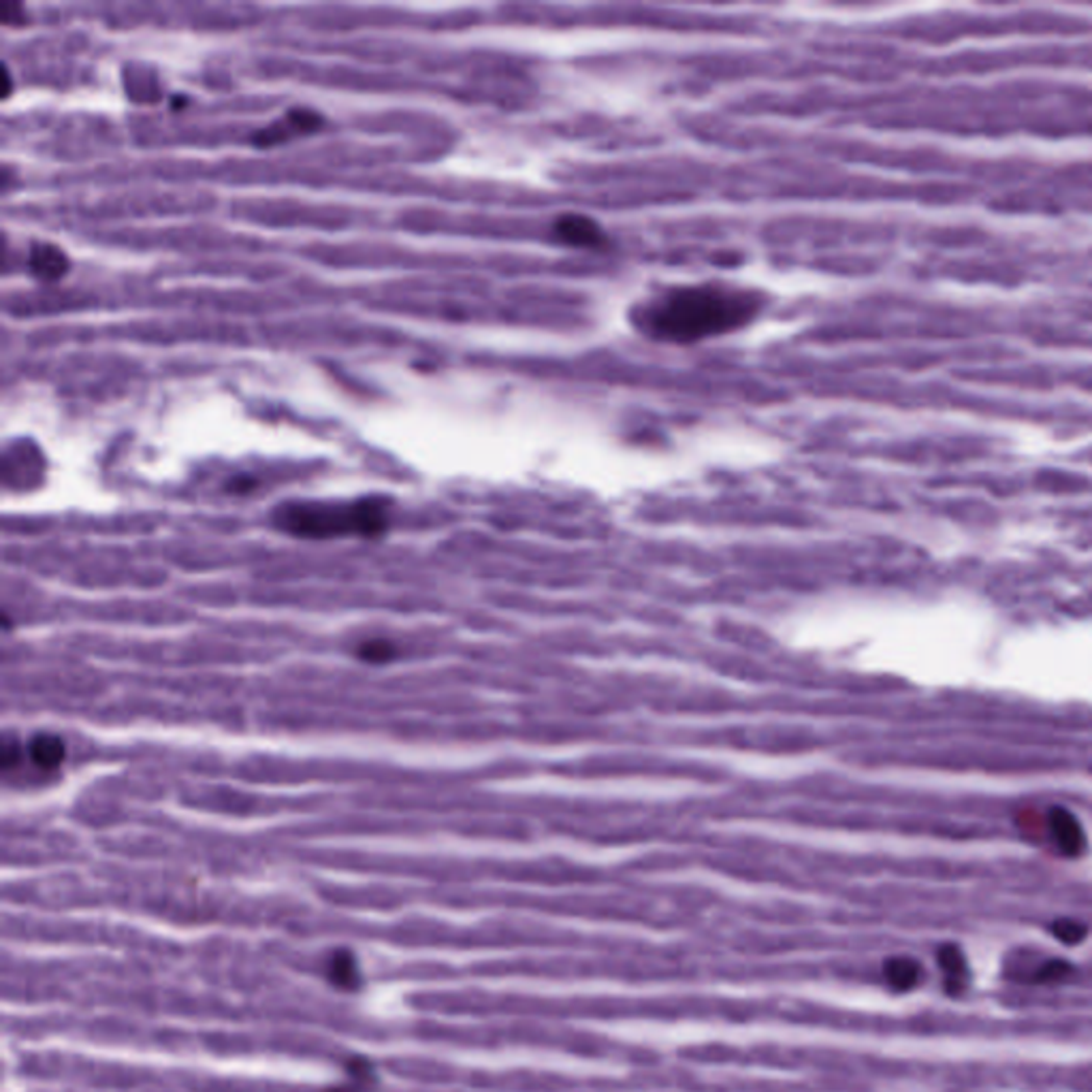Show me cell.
<instances>
[{
    "mask_svg": "<svg viewBox=\"0 0 1092 1092\" xmlns=\"http://www.w3.org/2000/svg\"><path fill=\"white\" fill-rule=\"evenodd\" d=\"M764 295L723 282L672 287L634 307L631 323L662 344H698L733 336L764 309Z\"/></svg>",
    "mask_w": 1092,
    "mask_h": 1092,
    "instance_id": "cell-1",
    "label": "cell"
},
{
    "mask_svg": "<svg viewBox=\"0 0 1092 1092\" xmlns=\"http://www.w3.org/2000/svg\"><path fill=\"white\" fill-rule=\"evenodd\" d=\"M273 523L287 533L305 538L378 536L389 525V502L382 497H363L342 504L293 502L273 513Z\"/></svg>",
    "mask_w": 1092,
    "mask_h": 1092,
    "instance_id": "cell-2",
    "label": "cell"
},
{
    "mask_svg": "<svg viewBox=\"0 0 1092 1092\" xmlns=\"http://www.w3.org/2000/svg\"><path fill=\"white\" fill-rule=\"evenodd\" d=\"M553 235L557 238L560 244H566L578 250L604 248L609 240L602 226L594 218L582 216V214L560 216L553 224Z\"/></svg>",
    "mask_w": 1092,
    "mask_h": 1092,
    "instance_id": "cell-3",
    "label": "cell"
},
{
    "mask_svg": "<svg viewBox=\"0 0 1092 1092\" xmlns=\"http://www.w3.org/2000/svg\"><path fill=\"white\" fill-rule=\"evenodd\" d=\"M321 126H323V118L318 116V114H314L309 109H293L284 118L271 122L269 126L258 130L254 134V144L263 146V148L278 146V144H284V142L293 140L295 134L314 132L316 128H321Z\"/></svg>",
    "mask_w": 1092,
    "mask_h": 1092,
    "instance_id": "cell-4",
    "label": "cell"
},
{
    "mask_svg": "<svg viewBox=\"0 0 1092 1092\" xmlns=\"http://www.w3.org/2000/svg\"><path fill=\"white\" fill-rule=\"evenodd\" d=\"M1048 830L1057 843V847L1065 855H1079L1086 849V835L1082 830V824L1077 817L1069 813L1063 806H1054L1048 813Z\"/></svg>",
    "mask_w": 1092,
    "mask_h": 1092,
    "instance_id": "cell-5",
    "label": "cell"
},
{
    "mask_svg": "<svg viewBox=\"0 0 1092 1092\" xmlns=\"http://www.w3.org/2000/svg\"><path fill=\"white\" fill-rule=\"evenodd\" d=\"M28 263H30L32 276H36L39 280H45V282H52V280L63 278L65 271L69 269L67 254L58 246L43 244V242L32 246Z\"/></svg>",
    "mask_w": 1092,
    "mask_h": 1092,
    "instance_id": "cell-6",
    "label": "cell"
},
{
    "mask_svg": "<svg viewBox=\"0 0 1092 1092\" xmlns=\"http://www.w3.org/2000/svg\"><path fill=\"white\" fill-rule=\"evenodd\" d=\"M28 758L32 760L34 766H39L41 770H56L65 758H67V747H65V741L52 733H39L30 739L28 747Z\"/></svg>",
    "mask_w": 1092,
    "mask_h": 1092,
    "instance_id": "cell-7",
    "label": "cell"
},
{
    "mask_svg": "<svg viewBox=\"0 0 1092 1092\" xmlns=\"http://www.w3.org/2000/svg\"><path fill=\"white\" fill-rule=\"evenodd\" d=\"M937 961L945 973V988L949 994H961L969 984V967L961 947L943 945L937 951Z\"/></svg>",
    "mask_w": 1092,
    "mask_h": 1092,
    "instance_id": "cell-8",
    "label": "cell"
},
{
    "mask_svg": "<svg viewBox=\"0 0 1092 1092\" xmlns=\"http://www.w3.org/2000/svg\"><path fill=\"white\" fill-rule=\"evenodd\" d=\"M920 965L914 959H907V955H894V959L886 961L884 965L886 982L900 992L916 988L920 982Z\"/></svg>",
    "mask_w": 1092,
    "mask_h": 1092,
    "instance_id": "cell-9",
    "label": "cell"
},
{
    "mask_svg": "<svg viewBox=\"0 0 1092 1092\" xmlns=\"http://www.w3.org/2000/svg\"><path fill=\"white\" fill-rule=\"evenodd\" d=\"M329 979L340 986V988H346V990H354L358 986V967H356V961L354 955L346 949H340L331 955L329 961Z\"/></svg>",
    "mask_w": 1092,
    "mask_h": 1092,
    "instance_id": "cell-10",
    "label": "cell"
},
{
    "mask_svg": "<svg viewBox=\"0 0 1092 1092\" xmlns=\"http://www.w3.org/2000/svg\"><path fill=\"white\" fill-rule=\"evenodd\" d=\"M395 645L387 643V641H370V643H363L356 651V655L363 660V662H370V664H387L395 657Z\"/></svg>",
    "mask_w": 1092,
    "mask_h": 1092,
    "instance_id": "cell-11",
    "label": "cell"
},
{
    "mask_svg": "<svg viewBox=\"0 0 1092 1092\" xmlns=\"http://www.w3.org/2000/svg\"><path fill=\"white\" fill-rule=\"evenodd\" d=\"M1052 933L1059 941L1067 943V945H1075V943H1082L1084 937H1086V926L1077 920H1057L1052 924Z\"/></svg>",
    "mask_w": 1092,
    "mask_h": 1092,
    "instance_id": "cell-12",
    "label": "cell"
},
{
    "mask_svg": "<svg viewBox=\"0 0 1092 1092\" xmlns=\"http://www.w3.org/2000/svg\"><path fill=\"white\" fill-rule=\"evenodd\" d=\"M1071 973V967L1061 963V961H1052L1048 965H1043L1039 971H1037V977L1035 982H1041V984H1054V982H1063L1067 975Z\"/></svg>",
    "mask_w": 1092,
    "mask_h": 1092,
    "instance_id": "cell-13",
    "label": "cell"
},
{
    "mask_svg": "<svg viewBox=\"0 0 1092 1092\" xmlns=\"http://www.w3.org/2000/svg\"><path fill=\"white\" fill-rule=\"evenodd\" d=\"M20 758H22V747H20V741H11V739H5L3 741V751H0V766H3V770H11L20 764Z\"/></svg>",
    "mask_w": 1092,
    "mask_h": 1092,
    "instance_id": "cell-14",
    "label": "cell"
}]
</instances>
